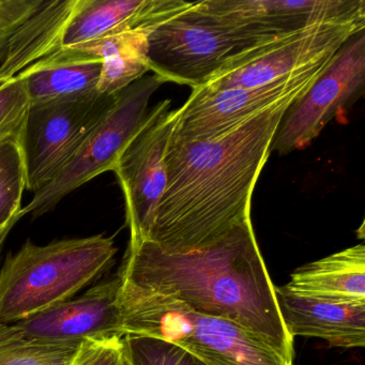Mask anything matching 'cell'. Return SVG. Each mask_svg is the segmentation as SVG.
Returning <instances> with one entry per match:
<instances>
[{
  "label": "cell",
  "instance_id": "obj_1",
  "mask_svg": "<svg viewBox=\"0 0 365 365\" xmlns=\"http://www.w3.org/2000/svg\"><path fill=\"white\" fill-rule=\"evenodd\" d=\"M296 100L279 102L212 140L170 135L165 190L147 240L172 253H187L215 245L251 221L258 177L282 118Z\"/></svg>",
  "mask_w": 365,
  "mask_h": 365
},
{
  "label": "cell",
  "instance_id": "obj_2",
  "mask_svg": "<svg viewBox=\"0 0 365 365\" xmlns=\"http://www.w3.org/2000/svg\"><path fill=\"white\" fill-rule=\"evenodd\" d=\"M119 274L196 313L234 322L292 361L294 339L284 326L252 221L187 253H172L148 240L132 243Z\"/></svg>",
  "mask_w": 365,
  "mask_h": 365
},
{
  "label": "cell",
  "instance_id": "obj_3",
  "mask_svg": "<svg viewBox=\"0 0 365 365\" xmlns=\"http://www.w3.org/2000/svg\"><path fill=\"white\" fill-rule=\"evenodd\" d=\"M116 253L114 239L104 235L46 245L27 240L0 269V324L70 300L114 264Z\"/></svg>",
  "mask_w": 365,
  "mask_h": 365
},
{
  "label": "cell",
  "instance_id": "obj_4",
  "mask_svg": "<svg viewBox=\"0 0 365 365\" xmlns=\"http://www.w3.org/2000/svg\"><path fill=\"white\" fill-rule=\"evenodd\" d=\"M119 307L125 335L170 341L204 365H292V361L242 327L196 313L185 303L123 279Z\"/></svg>",
  "mask_w": 365,
  "mask_h": 365
},
{
  "label": "cell",
  "instance_id": "obj_5",
  "mask_svg": "<svg viewBox=\"0 0 365 365\" xmlns=\"http://www.w3.org/2000/svg\"><path fill=\"white\" fill-rule=\"evenodd\" d=\"M264 42V41H262ZM260 43L191 7L158 25L148 37L150 71L164 83L202 86L228 59Z\"/></svg>",
  "mask_w": 365,
  "mask_h": 365
},
{
  "label": "cell",
  "instance_id": "obj_6",
  "mask_svg": "<svg viewBox=\"0 0 365 365\" xmlns=\"http://www.w3.org/2000/svg\"><path fill=\"white\" fill-rule=\"evenodd\" d=\"M165 84L159 76H144L117 93L116 100L101 123L88 136L63 172L34 193L23 208L34 219L52 211L68 194L99 175L113 172L117 160L140 130L149 112L153 93Z\"/></svg>",
  "mask_w": 365,
  "mask_h": 365
},
{
  "label": "cell",
  "instance_id": "obj_7",
  "mask_svg": "<svg viewBox=\"0 0 365 365\" xmlns=\"http://www.w3.org/2000/svg\"><path fill=\"white\" fill-rule=\"evenodd\" d=\"M364 27L365 21L317 23L260 42L228 59L198 89L217 91L268 84L331 58Z\"/></svg>",
  "mask_w": 365,
  "mask_h": 365
},
{
  "label": "cell",
  "instance_id": "obj_8",
  "mask_svg": "<svg viewBox=\"0 0 365 365\" xmlns=\"http://www.w3.org/2000/svg\"><path fill=\"white\" fill-rule=\"evenodd\" d=\"M116 95L96 93L80 99L31 106L20 143L26 190L35 193L63 172L108 114Z\"/></svg>",
  "mask_w": 365,
  "mask_h": 365
},
{
  "label": "cell",
  "instance_id": "obj_9",
  "mask_svg": "<svg viewBox=\"0 0 365 365\" xmlns=\"http://www.w3.org/2000/svg\"><path fill=\"white\" fill-rule=\"evenodd\" d=\"M364 31L352 36L309 91L286 110L272 143L279 155L307 148L334 117L364 93Z\"/></svg>",
  "mask_w": 365,
  "mask_h": 365
},
{
  "label": "cell",
  "instance_id": "obj_10",
  "mask_svg": "<svg viewBox=\"0 0 365 365\" xmlns=\"http://www.w3.org/2000/svg\"><path fill=\"white\" fill-rule=\"evenodd\" d=\"M332 58L260 86L217 91L192 89L189 99L177 110L172 136L185 140L219 138L279 102L304 95Z\"/></svg>",
  "mask_w": 365,
  "mask_h": 365
},
{
  "label": "cell",
  "instance_id": "obj_11",
  "mask_svg": "<svg viewBox=\"0 0 365 365\" xmlns=\"http://www.w3.org/2000/svg\"><path fill=\"white\" fill-rule=\"evenodd\" d=\"M176 114L170 99L151 108L113 170L125 196L130 245L147 240L153 227L158 204L165 190L164 157Z\"/></svg>",
  "mask_w": 365,
  "mask_h": 365
},
{
  "label": "cell",
  "instance_id": "obj_12",
  "mask_svg": "<svg viewBox=\"0 0 365 365\" xmlns=\"http://www.w3.org/2000/svg\"><path fill=\"white\" fill-rule=\"evenodd\" d=\"M197 7L226 29L259 42L317 23L365 21L364 0H202Z\"/></svg>",
  "mask_w": 365,
  "mask_h": 365
},
{
  "label": "cell",
  "instance_id": "obj_13",
  "mask_svg": "<svg viewBox=\"0 0 365 365\" xmlns=\"http://www.w3.org/2000/svg\"><path fill=\"white\" fill-rule=\"evenodd\" d=\"M120 274L68 300L16 322L26 336L48 344H76L86 339L123 337L119 307Z\"/></svg>",
  "mask_w": 365,
  "mask_h": 365
},
{
  "label": "cell",
  "instance_id": "obj_14",
  "mask_svg": "<svg viewBox=\"0 0 365 365\" xmlns=\"http://www.w3.org/2000/svg\"><path fill=\"white\" fill-rule=\"evenodd\" d=\"M193 3L182 0H76L59 48L138 29H153Z\"/></svg>",
  "mask_w": 365,
  "mask_h": 365
},
{
  "label": "cell",
  "instance_id": "obj_15",
  "mask_svg": "<svg viewBox=\"0 0 365 365\" xmlns=\"http://www.w3.org/2000/svg\"><path fill=\"white\" fill-rule=\"evenodd\" d=\"M284 326L290 336L317 337L334 347L365 346V304L329 302L294 296L275 286Z\"/></svg>",
  "mask_w": 365,
  "mask_h": 365
},
{
  "label": "cell",
  "instance_id": "obj_16",
  "mask_svg": "<svg viewBox=\"0 0 365 365\" xmlns=\"http://www.w3.org/2000/svg\"><path fill=\"white\" fill-rule=\"evenodd\" d=\"M294 296L346 304H365V247H348L304 264L282 286Z\"/></svg>",
  "mask_w": 365,
  "mask_h": 365
},
{
  "label": "cell",
  "instance_id": "obj_17",
  "mask_svg": "<svg viewBox=\"0 0 365 365\" xmlns=\"http://www.w3.org/2000/svg\"><path fill=\"white\" fill-rule=\"evenodd\" d=\"M76 4V0L46 1L21 27L1 57L0 84L16 78L59 48Z\"/></svg>",
  "mask_w": 365,
  "mask_h": 365
},
{
  "label": "cell",
  "instance_id": "obj_18",
  "mask_svg": "<svg viewBox=\"0 0 365 365\" xmlns=\"http://www.w3.org/2000/svg\"><path fill=\"white\" fill-rule=\"evenodd\" d=\"M101 61L31 66L19 76L26 84L31 106L80 99L97 93Z\"/></svg>",
  "mask_w": 365,
  "mask_h": 365
},
{
  "label": "cell",
  "instance_id": "obj_19",
  "mask_svg": "<svg viewBox=\"0 0 365 365\" xmlns=\"http://www.w3.org/2000/svg\"><path fill=\"white\" fill-rule=\"evenodd\" d=\"M153 29H138L123 34L118 48L102 61L98 93L116 95L150 71L148 37Z\"/></svg>",
  "mask_w": 365,
  "mask_h": 365
},
{
  "label": "cell",
  "instance_id": "obj_20",
  "mask_svg": "<svg viewBox=\"0 0 365 365\" xmlns=\"http://www.w3.org/2000/svg\"><path fill=\"white\" fill-rule=\"evenodd\" d=\"M78 346L36 341L14 324H0V365H70Z\"/></svg>",
  "mask_w": 365,
  "mask_h": 365
},
{
  "label": "cell",
  "instance_id": "obj_21",
  "mask_svg": "<svg viewBox=\"0 0 365 365\" xmlns=\"http://www.w3.org/2000/svg\"><path fill=\"white\" fill-rule=\"evenodd\" d=\"M26 190L24 161L20 145L14 140L0 144V228L23 212Z\"/></svg>",
  "mask_w": 365,
  "mask_h": 365
},
{
  "label": "cell",
  "instance_id": "obj_22",
  "mask_svg": "<svg viewBox=\"0 0 365 365\" xmlns=\"http://www.w3.org/2000/svg\"><path fill=\"white\" fill-rule=\"evenodd\" d=\"M31 106L22 76L0 85V144L14 140L20 145Z\"/></svg>",
  "mask_w": 365,
  "mask_h": 365
},
{
  "label": "cell",
  "instance_id": "obj_23",
  "mask_svg": "<svg viewBox=\"0 0 365 365\" xmlns=\"http://www.w3.org/2000/svg\"><path fill=\"white\" fill-rule=\"evenodd\" d=\"M123 339L130 365H204L187 350L163 339L133 334Z\"/></svg>",
  "mask_w": 365,
  "mask_h": 365
},
{
  "label": "cell",
  "instance_id": "obj_24",
  "mask_svg": "<svg viewBox=\"0 0 365 365\" xmlns=\"http://www.w3.org/2000/svg\"><path fill=\"white\" fill-rule=\"evenodd\" d=\"M70 365H130L123 337L82 341Z\"/></svg>",
  "mask_w": 365,
  "mask_h": 365
},
{
  "label": "cell",
  "instance_id": "obj_25",
  "mask_svg": "<svg viewBox=\"0 0 365 365\" xmlns=\"http://www.w3.org/2000/svg\"><path fill=\"white\" fill-rule=\"evenodd\" d=\"M23 217H24V213H20V215H18L16 217H14V219L10 220L6 225H4L3 227L0 228V253H1L4 243H5L7 237L9 236L12 228L14 227V225H16V224L18 223Z\"/></svg>",
  "mask_w": 365,
  "mask_h": 365
},
{
  "label": "cell",
  "instance_id": "obj_26",
  "mask_svg": "<svg viewBox=\"0 0 365 365\" xmlns=\"http://www.w3.org/2000/svg\"><path fill=\"white\" fill-rule=\"evenodd\" d=\"M6 46H3V44H0V58H1V57H3V55H4V53H5V51H6Z\"/></svg>",
  "mask_w": 365,
  "mask_h": 365
},
{
  "label": "cell",
  "instance_id": "obj_27",
  "mask_svg": "<svg viewBox=\"0 0 365 365\" xmlns=\"http://www.w3.org/2000/svg\"><path fill=\"white\" fill-rule=\"evenodd\" d=\"M0 85H1V84H0Z\"/></svg>",
  "mask_w": 365,
  "mask_h": 365
}]
</instances>
